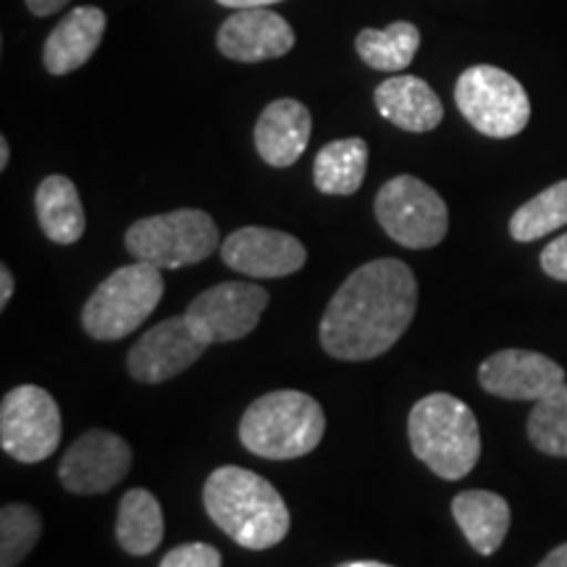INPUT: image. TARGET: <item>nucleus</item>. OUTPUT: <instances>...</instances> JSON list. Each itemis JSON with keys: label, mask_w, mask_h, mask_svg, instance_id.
Returning <instances> with one entry per match:
<instances>
[{"label": "nucleus", "mask_w": 567, "mask_h": 567, "mask_svg": "<svg viewBox=\"0 0 567 567\" xmlns=\"http://www.w3.org/2000/svg\"><path fill=\"white\" fill-rule=\"evenodd\" d=\"M34 210H38L40 229L55 245L80 243L84 229H87L80 189L61 174L40 182L38 195H34Z\"/></svg>", "instance_id": "20"}, {"label": "nucleus", "mask_w": 567, "mask_h": 567, "mask_svg": "<svg viewBox=\"0 0 567 567\" xmlns=\"http://www.w3.org/2000/svg\"><path fill=\"white\" fill-rule=\"evenodd\" d=\"M24 3L34 17H51V13L61 11L63 6H69V0H24Z\"/></svg>", "instance_id": "29"}, {"label": "nucleus", "mask_w": 567, "mask_h": 567, "mask_svg": "<svg viewBox=\"0 0 567 567\" xmlns=\"http://www.w3.org/2000/svg\"><path fill=\"white\" fill-rule=\"evenodd\" d=\"M538 567H567V542L559 544L557 549H551L549 555L538 563Z\"/></svg>", "instance_id": "32"}, {"label": "nucleus", "mask_w": 567, "mask_h": 567, "mask_svg": "<svg viewBox=\"0 0 567 567\" xmlns=\"http://www.w3.org/2000/svg\"><path fill=\"white\" fill-rule=\"evenodd\" d=\"M61 444V410L45 389H11L0 405V446L19 463H42Z\"/></svg>", "instance_id": "9"}, {"label": "nucleus", "mask_w": 567, "mask_h": 567, "mask_svg": "<svg viewBox=\"0 0 567 567\" xmlns=\"http://www.w3.org/2000/svg\"><path fill=\"white\" fill-rule=\"evenodd\" d=\"M415 457L439 478L460 481L481 457V431L473 410L457 396L436 392L415 402L408 417Z\"/></svg>", "instance_id": "3"}, {"label": "nucleus", "mask_w": 567, "mask_h": 567, "mask_svg": "<svg viewBox=\"0 0 567 567\" xmlns=\"http://www.w3.org/2000/svg\"><path fill=\"white\" fill-rule=\"evenodd\" d=\"M452 515H455L460 530H463L467 544L478 555H494L505 542L509 530V505L505 496L473 488L452 499Z\"/></svg>", "instance_id": "19"}, {"label": "nucleus", "mask_w": 567, "mask_h": 567, "mask_svg": "<svg viewBox=\"0 0 567 567\" xmlns=\"http://www.w3.org/2000/svg\"><path fill=\"white\" fill-rule=\"evenodd\" d=\"M373 208L381 229L410 250L436 247L450 229V210L442 195L410 174L389 179L375 195Z\"/></svg>", "instance_id": "8"}, {"label": "nucleus", "mask_w": 567, "mask_h": 567, "mask_svg": "<svg viewBox=\"0 0 567 567\" xmlns=\"http://www.w3.org/2000/svg\"><path fill=\"white\" fill-rule=\"evenodd\" d=\"M421 32L410 21H394L386 30H363L354 40L360 61L375 71H402L413 63Z\"/></svg>", "instance_id": "23"}, {"label": "nucleus", "mask_w": 567, "mask_h": 567, "mask_svg": "<svg viewBox=\"0 0 567 567\" xmlns=\"http://www.w3.org/2000/svg\"><path fill=\"white\" fill-rule=\"evenodd\" d=\"M326 415L310 394L297 389L264 394L239 423V439L252 455L264 460L305 457L321 444Z\"/></svg>", "instance_id": "4"}, {"label": "nucleus", "mask_w": 567, "mask_h": 567, "mask_svg": "<svg viewBox=\"0 0 567 567\" xmlns=\"http://www.w3.org/2000/svg\"><path fill=\"white\" fill-rule=\"evenodd\" d=\"M460 113L473 130L494 140L515 137L530 122V101L523 84L505 69L471 66L455 84Z\"/></svg>", "instance_id": "7"}, {"label": "nucleus", "mask_w": 567, "mask_h": 567, "mask_svg": "<svg viewBox=\"0 0 567 567\" xmlns=\"http://www.w3.org/2000/svg\"><path fill=\"white\" fill-rule=\"evenodd\" d=\"M210 342L187 316L166 318L137 339L126 368L140 384H163L200 360Z\"/></svg>", "instance_id": "10"}, {"label": "nucleus", "mask_w": 567, "mask_h": 567, "mask_svg": "<svg viewBox=\"0 0 567 567\" xmlns=\"http://www.w3.org/2000/svg\"><path fill=\"white\" fill-rule=\"evenodd\" d=\"M216 3L226 6V9L243 11V9H266V6L279 3V0H216Z\"/></svg>", "instance_id": "31"}, {"label": "nucleus", "mask_w": 567, "mask_h": 567, "mask_svg": "<svg viewBox=\"0 0 567 567\" xmlns=\"http://www.w3.org/2000/svg\"><path fill=\"white\" fill-rule=\"evenodd\" d=\"M478 381L488 394L502 400L538 402L565 384V371L542 352L502 350L481 363Z\"/></svg>", "instance_id": "14"}, {"label": "nucleus", "mask_w": 567, "mask_h": 567, "mask_svg": "<svg viewBox=\"0 0 567 567\" xmlns=\"http://www.w3.org/2000/svg\"><path fill=\"white\" fill-rule=\"evenodd\" d=\"M221 258L234 271L252 279H281L300 271L308 260V250L287 231L245 226L224 239Z\"/></svg>", "instance_id": "13"}, {"label": "nucleus", "mask_w": 567, "mask_h": 567, "mask_svg": "<svg viewBox=\"0 0 567 567\" xmlns=\"http://www.w3.org/2000/svg\"><path fill=\"white\" fill-rule=\"evenodd\" d=\"M116 542L134 557H145L163 542V509L147 488H132L122 496Z\"/></svg>", "instance_id": "22"}, {"label": "nucleus", "mask_w": 567, "mask_h": 567, "mask_svg": "<svg viewBox=\"0 0 567 567\" xmlns=\"http://www.w3.org/2000/svg\"><path fill=\"white\" fill-rule=\"evenodd\" d=\"M132 467V446L111 431H87L61 457L59 478L71 494H105L122 484Z\"/></svg>", "instance_id": "12"}, {"label": "nucleus", "mask_w": 567, "mask_h": 567, "mask_svg": "<svg viewBox=\"0 0 567 567\" xmlns=\"http://www.w3.org/2000/svg\"><path fill=\"white\" fill-rule=\"evenodd\" d=\"M528 439L544 455L567 457V381L530 410Z\"/></svg>", "instance_id": "25"}, {"label": "nucleus", "mask_w": 567, "mask_h": 567, "mask_svg": "<svg viewBox=\"0 0 567 567\" xmlns=\"http://www.w3.org/2000/svg\"><path fill=\"white\" fill-rule=\"evenodd\" d=\"M344 565H347V563H344ZM344 565H337V567H344Z\"/></svg>", "instance_id": "35"}, {"label": "nucleus", "mask_w": 567, "mask_h": 567, "mask_svg": "<svg viewBox=\"0 0 567 567\" xmlns=\"http://www.w3.org/2000/svg\"><path fill=\"white\" fill-rule=\"evenodd\" d=\"M105 13L95 6H76L66 17L59 21V27L48 34L42 63L53 76L71 74L82 69L97 48L105 34Z\"/></svg>", "instance_id": "18"}, {"label": "nucleus", "mask_w": 567, "mask_h": 567, "mask_svg": "<svg viewBox=\"0 0 567 567\" xmlns=\"http://www.w3.org/2000/svg\"><path fill=\"white\" fill-rule=\"evenodd\" d=\"M344 567H392V565H384V563H371V559H365V563H347Z\"/></svg>", "instance_id": "34"}, {"label": "nucleus", "mask_w": 567, "mask_h": 567, "mask_svg": "<svg viewBox=\"0 0 567 567\" xmlns=\"http://www.w3.org/2000/svg\"><path fill=\"white\" fill-rule=\"evenodd\" d=\"M13 287H17V284H13V274L9 271V266H0V308L9 305Z\"/></svg>", "instance_id": "30"}, {"label": "nucleus", "mask_w": 567, "mask_h": 567, "mask_svg": "<svg viewBox=\"0 0 567 567\" xmlns=\"http://www.w3.org/2000/svg\"><path fill=\"white\" fill-rule=\"evenodd\" d=\"M161 297V268L142 264V260L116 268L84 305V331L97 342H116V339L130 337L151 318Z\"/></svg>", "instance_id": "5"}, {"label": "nucleus", "mask_w": 567, "mask_h": 567, "mask_svg": "<svg viewBox=\"0 0 567 567\" xmlns=\"http://www.w3.org/2000/svg\"><path fill=\"white\" fill-rule=\"evenodd\" d=\"M218 51L239 63L281 59L295 48V30L289 21L268 9L234 11L218 30Z\"/></svg>", "instance_id": "15"}, {"label": "nucleus", "mask_w": 567, "mask_h": 567, "mask_svg": "<svg viewBox=\"0 0 567 567\" xmlns=\"http://www.w3.org/2000/svg\"><path fill=\"white\" fill-rule=\"evenodd\" d=\"M42 520L30 505H6L0 509V567H17L38 544Z\"/></svg>", "instance_id": "26"}, {"label": "nucleus", "mask_w": 567, "mask_h": 567, "mask_svg": "<svg viewBox=\"0 0 567 567\" xmlns=\"http://www.w3.org/2000/svg\"><path fill=\"white\" fill-rule=\"evenodd\" d=\"M221 565H224L221 551L203 542L174 547L161 563V567H221Z\"/></svg>", "instance_id": "27"}, {"label": "nucleus", "mask_w": 567, "mask_h": 567, "mask_svg": "<svg viewBox=\"0 0 567 567\" xmlns=\"http://www.w3.org/2000/svg\"><path fill=\"white\" fill-rule=\"evenodd\" d=\"M310 111L300 101L281 97L266 105L255 124V147L274 168H287L300 161L310 142Z\"/></svg>", "instance_id": "16"}, {"label": "nucleus", "mask_w": 567, "mask_h": 567, "mask_svg": "<svg viewBox=\"0 0 567 567\" xmlns=\"http://www.w3.org/2000/svg\"><path fill=\"white\" fill-rule=\"evenodd\" d=\"M542 268L544 274L557 281H567V234L551 239L542 250Z\"/></svg>", "instance_id": "28"}, {"label": "nucleus", "mask_w": 567, "mask_h": 567, "mask_svg": "<svg viewBox=\"0 0 567 567\" xmlns=\"http://www.w3.org/2000/svg\"><path fill=\"white\" fill-rule=\"evenodd\" d=\"M268 308V292L250 281H224L189 302L187 316L210 344L237 342L258 326Z\"/></svg>", "instance_id": "11"}, {"label": "nucleus", "mask_w": 567, "mask_h": 567, "mask_svg": "<svg viewBox=\"0 0 567 567\" xmlns=\"http://www.w3.org/2000/svg\"><path fill=\"white\" fill-rule=\"evenodd\" d=\"M210 520L239 547L260 551L281 544L289 534V509L274 484L237 465L213 471L203 488Z\"/></svg>", "instance_id": "2"}, {"label": "nucleus", "mask_w": 567, "mask_h": 567, "mask_svg": "<svg viewBox=\"0 0 567 567\" xmlns=\"http://www.w3.org/2000/svg\"><path fill=\"white\" fill-rule=\"evenodd\" d=\"M373 103L396 130L423 134L436 130L444 118V105L421 76L405 74L381 82L373 92Z\"/></svg>", "instance_id": "17"}, {"label": "nucleus", "mask_w": 567, "mask_h": 567, "mask_svg": "<svg viewBox=\"0 0 567 567\" xmlns=\"http://www.w3.org/2000/svg\"><path fill=\"white\" fill-rule=\"evenodd\" d=\"M567 224V179L530 197L509 218V234L515 243H534Z\"/></svg>", "instance_id": "24"}, {"label": "nucleus", "mask_w": 567, "mask_h": 567, "mask_svg": "<svg viewBox=\"0 0 567 567\" xmlns=\"http://www.w3.org/2000/svg\"><path fill=\"white\" fill-rule=\"evenodd\" d=\"M9 158H11V147H9V140L0 137V172H6L9 168Z\"/></svg>", "instance_id": "33"}, {"label": "nucleus", "mask_w": 567, "mask_h": 567, "mask_svg": "<svg viewBox=\"0 0 567 567\" xmlns=\"http://www.w3.org/2000/svg\"><path fill=\"white\" fill-rule=\"evenodd\" d=\"M368 145L360 137L334 140L313 163V182L323 195H354L365 179Z\"/></svg>", "instance_id": "21"}, {"label": "nucleus", "mask_w": 567, "mask_h": 567, "mask_svg": "<svg viewBox=\"0 0 567 567\" xmlns=\"http://www.w3.org/2000/svg\"><path fill=\"white\" fill-rule=\"evenodd\" d=\"M417 308L410 266L379 258L344 279L321 318V347L337 360H371L392 350Z\"/></svg>", "instance_id": "1"}, {"label": "nucleus", "mask_w": 567, "mask_h": 567, "mask_svg": "<svg viewBox=\"0 0 567 567\" xmlns=\"http://www.w3.org/2000/svg\"><path fill=\"white\" fill-rule=\"evenodd\" d=\"M124 243L134 260L168 271V268L203 264L218 250L221 239L208 213L182 208L132 224Z\"/></svg>", "instance_id": "6"}]
</instances>
